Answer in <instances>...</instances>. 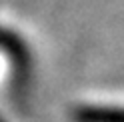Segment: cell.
<instances>
[{"label":"cell","mask_w":124,"mask_h":122,"mask_svg":"<svg viewBox=\"0 0 124 122\" xmlns=\"http://www.w3.org/2000/svg\"><path fill=\"white\" fill-rule=\"evenodd\" d=\"M78 122H124V108H106V106H86L76 110Z\"/></svg>","instance_id":"1"}]
</instances>
